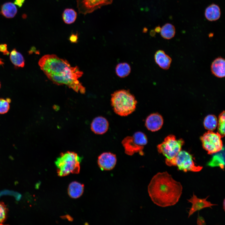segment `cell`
Wrapping results in <instances>:
<instances>
[{
	"label": "cell",
	"mask_w": 225,
	"mask_h": 225,
	"mask_svg": "<svg viewBox=\"0 0 225 225\" xmlns=\"http://www.w3.org/2000/svg\"><path fill=\"white\" fill-rule=\"evenodd\" d=\"M38 64L47 77L58 85H66L77 92H85V88L78 80L83 74L77 67H72L66 60L56 55L47 54L39 60Z\"/></svg>",
	"instance_id": "1"
},
{
	"label": "cell",
	"mask_w": 225,
	"mask_h": 225,
	"mask_svg": "<svg viewBox=\"0 0 225 225\" xmlns=\"http://www.w3.org/2000/svg\"><path fill=\"white\" fill-rule=\"evenodd\" d=\"M182 187L167 172L154 175L148 187L149 195L152 202L162 207L173 206L178 201Z\"/></svg>",
	"instance_id": "2"
},
{
	"label": "cell",
	"mask_w": 225,
	"mask_h": 225,
	"mask_svg": "<svg viewBox=\"0 0 225 225\" xmlns=\"http://www.w3.org/2000/svg\"><path fill=\"white\" fill-rule=\"evenodd\" d=\"M111 103L114 112L122 116L131 114L135 110L137 103L129 90L120 89L111 94Z\"/></svg>",
	"instance_id": "3"
},
{
	"label": "cell",
	"mask_w": 225,
	"mask_h": 225,
	"mask_svg": "<svg viewBox=\"0 0 225 225\" xmlns=\"http://www.w3.org/2000/svg\"><path fill=\"white\" fill-rule=\"evenodd\" d=\"M80 158L74 152L67 151L61 153L55 161L58 176L64 177L70 173L78 174L80 172Z\"/></svg>",
	"instance_id": "4"
},
{
	"label": "cell",
	"mask_w": 225,
	"mask_h": 225,
	"mask_svg": "<svg viewBox=\"0 0 225 225\" xmlns=\"http://www.w3.org/2000/svg\"><path fill=\"white\" fill-rule=\"evenodd\" d=\"M184 143L182 139H177L175 136L170 135L166 137L163 142L157 146L158 152L166 158L165 163L169 166H175L176 158L181 150Z\"/></svg>",
	"instance_id": "5"
},
{
	"label": "cell",
	"mask_w": 225,
	"mask_h": 225,
	"mask_svg": "<svg viewBox=\"0 0 225 225\" xmlns=\"http://www.w3.org/2000/svg\"><path fill=\"white\" fill-rule=\"evenodd\" d=\"M147 136L143 133L138 132L132 136H127L122 141L125 153L129 156L132 155L135 153L138 152L141 155L144 154L143 150L147 143Z\"/></svg>",
	"instance_id": "6"
},
{
	"label": "cell",
	"mask_w": 225,
	"mask_h": 225,
	"mask_svg": "<svg viewBox=\"0 0 225 225\" xmlns=\"http://www.w3.org/2000/svg\"><path fill=\"white\" fill-rule=\"evenodd\" d=\"M220 134L212 131L208 130L200 139L203 148L208 154H211L218 152L222 149L223 144Z\"/></svg>",
	"instance_id": "7"
},
{
	"label": "cell",
	"mask_w": 225,
	"mask_h": 225,
	"mask_svg": "<svg viewBox=\"0 0 225 225\" xmlns=\"http://www.w3.org/2000/svg\"><path fill=\"white\" fill-rule=\"evenodd\" d=\"M175 166L180 170L186 172L190 171L198 172L202 168V166L196 165L193 162L192 155L185 151H181L177 156Z\"/></svg>",
	"instance_id": "8"
},
{
	"label": "cell",
	"mask_w": 225,
	"mask_h": 225,
	"mask_svg": "<svg viewBox=\"0 0 225 225\" xmlns=\"http://www.w3.org/2000/svg\"><path fill=\"white\" fill-rule=\"evenodd\" d=\"M113 0H77V8L79 13L86 15L103 6L111 4Z\"/></svg>",
	"instance_id": "9"
},
{
	"label": "cell",
	"mask_w": 225,
	"mask_h": 225,
	"mask_svg": "<svg viewBox=\"0 0 225 225\" xmlns=\"http://www.w3.org/2000/svg\"><path fill=\"white\" fill-rule=\"evenodd\" d=\"M117 163L116 155L110 152H105L100 154L98 158V163L102 170L109 171L112 169Z\"/></svg>",
	"instance_id": "10"
},
{
	"label": "cell",
	"mask_w": 225,
	"mask_h": 225,
	"mask_svg": "<svg viewBox=\"0 0 225 225\" xmlns=\"http://www.w3.org/2000/svg\"><path fill=\"white\" fill-rule=\"evenodd\" d=\"M208 196L205 198L200 199L193 193V196L189 199L188 200L189 202L192 203V206L188 212V218H189L194 212L200 210L203 208L209 207L212 208V206L217 205L213 204L210 202L206 200Z\"/></svg>",
	"instance_id": "11"
},
{
	"label": "cell",
	"mask_w": 225,
	"mask_h": 225,
	"mask_svg": "<svg viewBox=\"0 0 225 225\" xmlns=\"http://www.w3.org/2000/svg\"><path fill=\"white\" fill-rule=\"evenodd\" d=\"M163 120L162 116L158 113L151 114L147 118L145 126L149 130L155 132L159 130L162 127Z\"/></svg>",
	"instance_id": "12"
},
{
	"label": "cell",
	"mask_w": 225,
	"mask_h": 225,
	"mask_svg": "<svg viewBox=\"0 0 225 225\" xmlns=\"http://www.w3.org/2000/svg\"><path fill=\"white\" fill-rule=\"evenodd\" d=\"M211 70L212 74L215 77L223 78L225 76V60L221 57L215 58L212 62L211 65Z\"/></svg>",
	"instance_id": "13"
},
{
	"label": "cell",
	"mask_w": 225,
	"mask_h": 225,
	"mask_svg": "<svg viewBox=\"0 0 225 225\" xmlns=\"http://www.w3.org/2000/svg\"><path fill=\"white\" fill-rule=\"evenodd\" d=\"M108 127V121L105 118L101 116L94 118L91 124L92 130L98 134H102L106 132Z\"/></svg>",
	"instance_id": "14"
},
{
	"label": "cell",
	"mask_w": 225,
	"mask_h": 225,
	"mask_svg": "<svg viewBox=\"0 0 225 225\" xmlns=\"http://www.w3.org/2000/svg\"><path fill=\"white\" fill-rule=\"evenodd\" d=\"M154 58L156 63L161 68L165 70L169 68L172 59L164 51H157L155 54Z\"/></svg>",
	"instance_id": "15"
},
{
	"label": "cell",
	"mask_w": 225,
	"mask_h": 225,
	"mask_svg": "<svg viewBox=\"0 0 225 225\" xmlns=\"http://www.w3.org/2000/svg\"><path fill=\"white\" fill-rule=\"evenodd\" d=\"M221 14L219 6L214 3H212L205 9V16L208 20L210 21H216L220 18Z\"/></svg>",
	"instance_id": "16"
},
{
	"label": "cell",
	"mask_w": 225,
	"mask_h": 225,
	"mask_svg": "<svg viewBox=\"0 0 225 225\" xmlns=\"http://www.w3.org/2000/svg\"><path fill=\"white\" fill-rule=\"evenodd\" d=\"M84 189V185L78 182L74 181L68 186V192L71 198L76 199L80 197L82 194Z\"/></svg>",
	"instance_id": "17"
},
{
	"label": "cell",
	"mask_w": 225,
	"mask_h": 225,
	"mask_svg": "<svg viewBox=\"0 0 225 225\" xmlns=\"http://www.w3.org/2000/svg\"><path fill=\"white\" fill-rule=\"evenodd\" d=\"M17 12V9L14 3L10 2L3 4L1 8L0 13L7 18H12Z\"/></svg>",
	"instance_id": "18"
},
{
	"label": "cell",
	"mask_w": 225,
	"mask_h": 225,
	"mask_svg": "<svg viewBox=\"0 0 225 225\" xmlns=\"http://www.w3.org/2000/svg\"><path fill=\"white\" fill-rule=\"evenodd\" d=\"M10 59L15 68H23L25 65V60L22 55L16 48L13 49L10 53Z\"/></svg>",
	"instance_id": "19"
},
{
	"label": "cell",
	"mask_w": 225,
	"mask_h": 225,
	"mask_svg": "<svg viewBox=\"0 0 225 225\" xmlns=\"http://www.w3.org/2000/svg\"><path fill=\"white\" fill-rule=\"evenodd\" d=\"M161 36L163 38L169 40L174 37L176 30L174 25L171 23H167L161 28L160 32Z\"/></svg>",
	"instance_id": "20"
},
{
	"label": "cell",
	"mask_w": 225,
	"mask_h": 225,
	"mask_svg": "<svg viewBox=\"0 0 225 225\" xmlns=\"http://www.w3.org/2000/svg\"><path fill=\"white\" fill-rule=\"evenodd\" d=\"M131 71V67L127 62L119 63L115 68L116 74L121 78H124L127 76L130 73Z\"/></svg>",
	"instance_id": "21"
},
{
	"label": "cell",
	"mask_w": 225,
	"mask_h": 225,
	"mask_svg": "<svg viewBox=\"0 0 225 225\" xmlns=\"http://www.w3.org/2000/svg\"><path fill=\"white\" fill-rule=\"evenodd\" d=\"M77 15V13L74 9L66 8L64 10L62 14V19L65 23L71 24L75 21Z\"/></svg>",
	"instance_id": "22"
},
{
	"label": "cell",
	"mask_w": 225,
	"mask_h": 225,
	"mask_svg": "<svg viewBox=\"0 0 225 225\" xmlns=\"http://www.w3.org/2000/svg\"><path fill=\"white\" fill-rule=\"evenodd\" d=\"M218 121L216 116L209 115L204 118L203 124L205 129L210 131L215 129L218 125Z\"/></svg>",
	"instance_id": "23"
},
{
	"label": "cell",
	"mask_w": 225,
	"mask_h": 225,
	"mask_svg": "<svg viewBox=\"0 0 225 225\" xmlns=\"http://www.w3.org/2000/svg\"><path fill=\"white\" fill-rule=\"evenodd\" d=\"M224 157L222 154H220L215 155L212 160L208 163V165L212 167L219 166L222 169L224 167Z\"/></svg>",
	"instance_id": "24"
},
{
	"label": "cell",
	"mask_w": 225,
	"mask_h": 225,
	"mask_svg": "<svg viewBox=\"0 0 225 225\" xmlns=\"http://www.w3.org/2000/svg\"><path fill=\"white\" fill-rule=\"evenodd\" d=\"M225 111H224L219 115L218 123V132L222 138L225 135Z\"/></svg>",
	"instance_id": "25"
},
{
	"label": "cell",
	"mask_w": 225,
	"mask_h": 225,
	"mask_svg": "<svg viewBox=\"0 0 225 225\" xmlns=\"http://www.w3.org/2000/svg\"><path fill=\"white\" fill-rule=\"evenodd\" d=\"M8 209L2 202H0V225L4 223L7 217Z\"/></svg>",
	"instance_id": "26"
},
{
	"label": "cell",
	"mask_w": 225,
	"mask_h": 225,
	"mask_svg": "<svg viewBox=\"0 0 225 225\" xmlns=\"http://www.w3.org/2000/svg\"><path fill=\"white\" fill-rule=\"evenodd\" d=\"M9 103L6 99L0 98V114L7 113L10 109Z\"/></svg>",
	"instance_id": "27"
},
{
	"label": "cell",
	"mask_w": 225,
	"mask_h": 225,
	"mask_svg": "<svg viewBox=\"0 0 225 225\" xmlns=\"http://www.w3.org/2000/svg\"><path fill=\"white\" fill-rule=\"evenodd\" d=\"M0 52H2L4 55H8L9 52L8 50L7 45L6 44H0Z\"/></svg>",
	"instance_id": "28"
},
{
	"label": "cell",
	"mask_w": 225,
	"mask_h": 225,
	"mask_svg": "<svg viewBox=\"0 0 225 225\" xmlns=\"http://www.w3.org/2000/svg\"><path fill=\"white\" fill-rule=\"evenodd\" d=\"M69 40L72 42H77L78 40V34H72L70 37Z\"/></svg>",
	"instance_id": "29"
},
{
	"label": "cell",
	"mask_w": 225,
	"mask_h": 225,
	"mask_svg": "<svg viewBox=\"0 0 225 225\" xmlns=\"http://www.w3.org/2000/svg\"><path fill=\"white\" fill-rule=\"evenodd\" d=\"M25 1V0H14V3L17 5L19 8H21L22 7Z\"/></svg>",
	"instance_id": "30"
},
{
	"label": "cell",
	"mask_w": 225,
	"mask_h": 225,
	"mask_svg": "<svg viewBox=\"0 0 225 225\" xmlns=\"http://www.w3.org/2000/svg\"><path fill=\"white\" fill-rule=\"evenodd\" d=\"M205 223V221L203 218L201 217H198L197 220V223L198 224H203V223Z\"/></svg>",
	"instance_id": "31"
},
{
	"label": "cell",
	"mask_w": 225,
	"mask_h": 225,
	"mask_svg": "<svg viewBox=\"0 0 225 225\" xmlns=\"http://www.w3.org/2000/svg\"><path fill=\"white\" fill-rule=\"evenodd\" d=\"M161 29V28L159 26L157 27L155 29V31L158 32H160Z\"/></svg>",
	"instance_id": "32"
},
{
	"label": "cell",
	"mask_w": 225,
	"mask_h": 225,
	"mask_svg": "<svg viewBox=\"0 0 225 225\" xmlns=\"http://www.w3.org/2000/svg\"><path fill=\"white\" fill-rule=\"evenodd\" d=\"M3 59L0 58V66L2 65L3 66L4 64V62L3 61Z\"/></svg>",
	"instance_id": "33"
},
{
	"label": "cell",
	"mask_w": 225,
	"mask_h": 225,
	"mask_svg": "<svg viewBox=\"0 0 225 225\" xmlns=\"http://www.w3.org/2000/svg\"><path fill=\"white\" fill-rule=\"evenodd\" d=\"M223 208L225 210V200L224 199L223 202Z\"/></svg>",
	"instance_id": "34"
},
{
	"label": "cell",
	"mask_w": 225,
	"mask_h": 225,
	"mask_svg": "<svg viewBox=\"0 0 225 225\" xmlns=\"http://www.w3.org/2000/svg\"><path fill=\"white\" fill-rule=\"evenodd\" d=\"M1 87V84L0 82V88Z\"/></svg>",
	"instance_id": "35"
}]
</instances>
